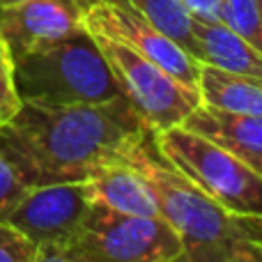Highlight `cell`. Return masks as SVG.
<instances>
[{
    "mask_svg": "<svg viewBox=\"0 0 262 262\" xmlns=\"http://www.w3.org/2000/svg\"><path fill=\"white\" fill-rule=\"evenodd\" d=\"M154 134L120 95L101 104L44 106L21 101L0 124V152L28 186L85 182L97 168Z\"/></svg>",
    "mask_w": 262,
    "mask_h": 262,
    "instance_id": "obj_1",
    "label": "cell"
},
{
    "mask_svg": "<svg viewBox=\"0 0 262 262\" xmlns=\"http://www.w3.org/2000/svg\"><path fill=\"white\" fill-rule=\"evenodd\" d=\"M122 161L145 177L159 203V216L180 235V262H228L242 237L237 219L223 212L159 152L154 134L131 145Z\"/></svg>",
    "mask_w": 262,
    "mask_h": 262,
    "instance_id": "obj_2",
    "label": "cell"
},
{
    "mask_svg": "<svg viewBox=\"0 0 262 262\" xmlns=\"http://www.w3.org/2000/svg\"><path fill=\"white\" fill-rule=\"evenodd\" d=\"M9 74L18 99L30 104H101L122 95L95 35L85 28L12 58Z\"/></svg>",
    "mask_w": 262,
    "mask_h": 262,
    "instance_id": "obj_3",
    "label": "cell"
},
{
    "mask_svg": "<svg viewBox=\"0 0 262 262\" xmlns=\"http://www.w3.org/2000/svg\"><path fill=\"white\" fill-rule=\"evenodd\" d=\"M154 143L223 212L235 219H262V177L235 154L182 124L154 134Z\"/></svg>",
    "mask_w": 262,
    "mask_h": 262,
    "instance_id": "obj_4",
    "label": "cell"
},
{
    "mask_svg": "<svg viewBox=\"0 0 262 262\" xmlns=\"http://www.w3.org/2000/svg\"><path fill=\"white\" fill-rule=\"evenodd\" d=\"M58 251L74 262H172L182 258V239L161 216L92 205L81 230Z\"/></svg>",
    "mask_w": 262,
    "mask_h": 262,
    "instance_id": "obj_5",
    "label": "cell"
},
{
    "mask_svg": "<svg viewBox=\"0 0 262 262\" xmlns=\"http://www.w3.org/2000/svg\"><path fill=\"white\" fill-rule=\"evenodd\" d=\"M95 39L115 81L120 83L122 95L154 134L180 127L203 104L198 85H189L175 78L172 74L163 72L161 67L145 60L143 55L127 49L124 44L97 35Z\"/></svg>",
    "mask_w": 262,
    "mask_h": 262,
    "instance_id": "obj_6",
    "label": "cell"
},
{
    "mask_svg": "<svg viewBox=\"0 0 262 262\" xmlns=\"http://www.w3.org/2000/svg\"><path fill=\"white\" fill-rule=\"evenodd\" d=\"M83 28L136 51L175 78L198 85L200 62L122 0H97L83 14Z\"/></svg>",
    "mask_w": 262,
    "mask_h": 262,
    "instance_id": "obj_7",
    "label": "cell"
},
{
    "mask_svg": "<svg viewBox=\"0 0 262 262\" xmlns=\"http://www.w3.org/2000/svg\"><path fill=\"white\" fill-rule=\"evenodd\" d=\"M85 182H58L32 186L5 216L9 226L21 230L39 246H64L85 223L92 209Z\"/></svg>",
    "mask_w": 262,
    "mask_h": 262,
    "instance_id": "obj_8",
    "label": "cell"
},
{
    "mask_svg": "<svg viewBox=\"0 0 262 262\" xmlns=\"http://www.w3.org/2000/svg\"><path fill=\"white\" fill-rule=\"evenodd\" d=\"M97 0H21L0 7V35L16 58L53 44L83 28V14Z\"/></svg>",
    "mask_w": 262,
    "mask_h": 262,
    "instance_id": "obj_9",
    "label": "cell"
},
{
    "mask_svg": "<svg viewBox=\"0 0 262 262\" xmlns=\"http://www.w3.org/2000/svg\"><path fill=\"white\" fill-rule=\"evenodd\" d=\"M182 127L221 145L262 177V118L237 115L200 104Z\"/></svg>",
    "mask_w": 262,
    "mask_h": 262,
    "instance_id": "obj_10",
    "label": "cell"
},
{
    "mask_svg": "<svg viewBox=\"0 0 262 262\" xmlns=\"http://www.w3.org/2000/svg\"><path fill=\"white\" fill-rule=\"evenodd\" d=\"M88 195L95 205L131 216H159V203L145 177L127 161L97 168L85 180Z\"/></svg>",
    "mask_w": 262,
    "mask_h": 262,
    "instance_id": "obj_11",
    "label": "cell"
},
{
    "mask_svg": "<svg viewBox=\"0 0 262 262\" xmlns=\"http://www.w3.org/2000/svg\"><path fill=\"white\" fill-rule=\"evenodd\" d=\"M193 37L198 62L212 64L262 85V51L242 39L221 21L193 18Z\"/></svg>",
    "mask_w": 262,
    "mask_h": 262,
    "instance_id": "obj_12",
    "label": "cell"
},
{
    "mask_svg": "<svg viewBox=\"0 0 262 262\" xmlns=\"http://www.w3.org/2000/svg\"><path fill=\"white\" fill-rule=\"evenodd\" d=\"M198 92L205 106L226 111V113L262 118V85L255 81L200 62Z\"/></svg>",
    "mask_w": 262,
    "mask_h": 262,
    "instance_id": "obj_13",
    "label": "cell"
},
{
    "mask_svg": "<svg viewBox=\"0 0 262 262\" xmlns=\"http://www.w3.org/2000/svg\"><path fill=\"white\" fill-rule=\"evenodd\" d=\"M134 7L140 16H145L154 28L175 39L184 51L195 58V37H193V16L182 5V0H122ZM198 60V58H195Z\"/></svg>",
    "mask_w": 262,
    "mask_h": 262,
    "instance_id": "obj_14",
    "label": "cell"
},
{
    "mask_svg": "<svg viewBox=\"0 0 262 262\" xmlns=\"http://www.w3.org/2000/svg\"><path fill=\"white\" fill-rule=\"evenodd\" d=\"M219 21L262 51V16L258 0H221Z\"/></svg>",
    "mask_w": 262,
    "mask_h": 262,
    "instance_id": "obj_15",
    "label": "cell"
},
{
    "mask_svg": "<svg viewBox=\"0 0 262 262\" xmlns=\"http://www.w3.org/2000/svg\"><path fill=\"white\" fill-rule=\"evenodd\" d=\"M37 251V244L21 230L0 221V262H35Z\"/></svg>",
    "mask_w": 262,
    "mask_h": 262,
    "instance_id": "obj_16",
    "label": "cell"
},
{
    "mask_svg": "<svg viewBox=\"0 0 262 262\" xmlns=\"http://www.w3.org/2000/svg\"><path fill=\"white\" fill-rule=\"evenodd\" d=\"M28 189L30 186L21 180L16 168L0 152V221H5V216L16 207V203L28 193Z\"/></svg>",
    "mask_w": 262,
    "mask_h": 262,
    "instance_id": "obj_17",
    "label": "cell"
},
{
    "mask_svg": "<svg viewBox=\"0 0 262 262\" xmlns=\"http://www.w3.org/2000/svg\"><path fill=\"white\" fill-rule=\"evenodd\" d=\"M21 106L16 90L12 83V74L9 72H0V124H5Z\"/></svg>",
    "mask_w": 262,
    "mask_h": 262,
    "instance_id": "obj_18",
    "label": "cell"
},
{
    "mask_svg": "<svg viewBox=\"0 0 262 262\" xmlns=\"http://www.w3.org/2000/svg\"><path fill=\"white\" fill-rule=\"evenodd\" d=\"M228 262H262V244L242 235L232 246Z\"/></svg>",
    "mask_w": 262,
    "mask_h": 262,
    "instance_id": "obj_19",
    "label": "cell"
},
{
    "mask_svg": "<svg viewBox=\"0 0 262 262\" xmlns=\"http://www.w3.org/2000/svg\"><path fill=\"white\" fill-rule=\"evenodd\" d=\"M193 18H205V21H219V5L221 0H182Z\"/></svg>",
    "mask_w": 262,
    "mask_h": 262,
    "instance_id": "obj_20",
    "label": "cell"
},
{
    "mask_svg": "<svg viewBox=\"0 0 262 262\" xmlns=\"http://www.w3.org/2000/svg\"><path fill=\"white\" fill-rule=\"evenodd\" d=\"M237 228L244 237L262 244V219H237Z\"/></svg>",
    "mask_w": 262,
    "mask_h": 262,
    "instance_id": "obj_21",
    "label": "cell"
},
{
    "mask_svg": "<svg viewBox=\"0 0 262 262\" xmlns=\"http://www.w3.org/2000/svg\"><path fill=\"white\" fill-rule=\"evenodd\" d=\"M35 262H74V260H69L62 251L53 249V246H39Z\"/></svg>",
    "mask_w": 262,
    "mask_h": 262,
    "instance_id": "obj_22",
    "label": "cell"
},
{
    "mask_svg": "<svg viewBox=\"0 0 262 262\" xmlns=\"http://www.w3.org/2000/svg\"><path fill=\"white\" fill-rule=\"evenodd\" d=\"M0 72H12V55H9L3 35H0Z\"/></svg>",
    "mask_w": 262,
    "mask_h": 262,
    "instance_id": "obj_23",
    "label": "cell"
},
{
    "mask_svg": "<svg viewBox=\"0 0 262 262\" xmlns=\"http://www.w3.org/2000/svg\"><path fill=\"white\" fill-rule=\"evenodd\" d=\"M14 3H21V0H0V7L3 5H14Z\"/></svg>",
    "mask_w": 262,
    "mask_h": 262,
    "instance_id": "obj_24",
    "label": "cell"
},
{
    "mask_svg": "<svg viewBox=\"0 0 262 262\" xmlns=\"http://www.w3.org/2000/svg\"><path fill=\"white\" fill-rule=\"evenodd\" d=\"M258 7H260V16H262V0H258Z\"/></svg>",
    "mask_w": 262,
    "mask_h": 262,
    "instance_id": "obj_25",
    "label": "cell"
},
{
    "mask_svg": "<svg viewBox=\"0 0 262 262\" xmlns=\"http://www.w3.org/2000/svg\"><path fill=\"white\" fill-rule=\"evenodd\" d=\"M172 262H180V260H172Z\"/></svg>",
    "mask_w": 262,
    "mask_h": 262,
    "instance_id": "obj_26",
    "label": "cell"
}]
</instances>
